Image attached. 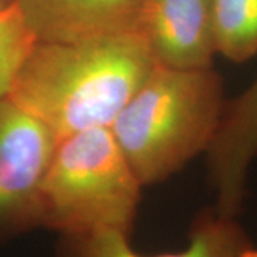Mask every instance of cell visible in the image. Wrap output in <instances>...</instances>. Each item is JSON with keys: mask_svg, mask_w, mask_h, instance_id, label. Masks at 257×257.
Here are the masks:
<instances>
[{"mask_svg": "<svg viewBox=\"0 0 257 257\" xmlns=\"http://www.w3.org/2000/svg\"><path fill=\"white\" fill-rule=\"evenodd\" d=\"M216 52L241 63L257 53V0H210Z\"/></svg>", "mask_w": 257, "mask_h": 257, "instance_id": "obj_9", "label": "cell"}, {"mask_svg": "<svg viewBox=\"0 0 257 257\" xmlns=\"http://www.w3.org/2000/svg\"><path fill=\"white\" fill-rule=\"evenodd\" d=\"M142 187L110 127L57 142L42 184V227L60 236L94 230L132 233Z\"/></svg>", "mask_w": 257, "mask_h": 257, "instance_id": "obj_3", "label": "cell"}, {"mask_svg": "<svg viewBox=\"0 0 257 257\" xmlns=\"http://www.w3.org/2000/svg\"><path fill=\"white\" fill-rule=\"evenodd\" d=\"M156 63L138 32L36 42L9 97L60 139L110 127Z\"/></svg>", "mask_w": 257, "mask_h": 257, "instance_id": "obj_1", "label": "cell"}, {"mask_svg": "<svg viewBox=\"0 0 257 257\" xmlns=\"http://www.w3.org/2000/svg\"><path fill=\"white\" fill-rule=\"evenodd\" d=\"M37 42L136 32L142 0H13Z\"/></svg>", "mask_w": 257, "mask_h": 257, "instance_id": "obj_7", "label": "cell"}, {"mask_svg": "<svg viewBox=\"0 0 257 257\" xmlns=\"http://www.w3.org/2000/svg\"><path fill=\"white\" fill-rule=\"evenodd\" d=\"M10 2H12V0H0V12L5 9V8L9 5Z\"/></svg>", "mask_w": 257, "mask_h": 257, "instance_id": "obj_12", "label": "cell"}, {"mask_svg": "<svg viewBox=\"0 0 257 257\" xmlns=\"http://www.w3.org/2000/svg\"><path fill=\"white\" fill-rule=\"evenodd\" d=\"M57 142L42 120L0 100V244L42 227V184Z\"/></svg>", "mask_w": 257, "mask_h": 257, "instance_id": "obj_4", "label": "cell"}, {"mask_svg": "<svg viewBox=\"0 0 257 257\" xmlns=\"http://www.w3.org/2000/svg\"><path fill=\"white\" fill-rule=\"evenodd\" d=\"M37 39L12 0L0 12V100L8 97Z\"/></svg>", "mask_w": 257, "mask_h": 257, "instance_id": "obj_10", "label": "cell"}, {"mask_svg": "<svg viewBox=\"0 0 257 257\" xmlns=\"http://www.w3.org/2000/svg\"><path fill=\"white\" fill-rule=\"evenodd\" d=\"M209 175L217 197L216 211L234 217L247 193V173L257 156V79L231 101H226L210 146Z\"/></svg>", "mask_w": 257, "mask_h": 257, "instance_id": "obj_6", "label": "cell"}, {"mask_svg": "<svg viewBox=\"0 0 257 257\" xmlns=\"http://www.w3.org/2000/svg\"><path fill=\"white\" fill-rule=\"evenodd\" d=\"M136 32L162 67L207 69L217 53L210 0H142Z\"/></svg>", "mask_w": 257, "mask_h": 257, "instance_id": "obj_5", "label": "cell"}, {"mask_svg": "<svg viewBox=\"0 0 257 257\" xmlns=\"http://www.w3.org/2000/svg\"><path fill=\"white\" fill-rule=\"evenodd\" d=\"M220 74L155 66L110 130L143 186L179 172L214 138L223 109Z\"/></svg>", "mask_w": 257, "mask_h": 257, "instance_id": "obj_2", "label": "cell"}, {"mask_svg": "<svg viewBox=\"0 0 257 257\" xmlns=\"http://www.w3.org/2000/svg\"><path fill=\"white\" fill-rule=\"evenodd\" d=\"M240 257H257V247H253V244L247 247L241 254Z\"/></svg>", "mask_w": 257, "mask_h": 257, "instance_id": "obj_11", "label": "cell"}, {"mask_svg": "<svg viewBox=\"0 0 257 257\" xmlns=\"http://www.w3.org/2000/svg\"><path fill=\"white\" fill-rule=\"evenodd\" d=\"M130 234L120 230L100 229L62 236L55 257H240L251 246L247 233L234 217H224L216 209L200 211L193 221L189 244L182 251L145 256L135 251Z\"/></svg>", "mask_w": 257, "mask_h": 257, "instance_id": "obj_8", "label": "cell"}]
</instances>
